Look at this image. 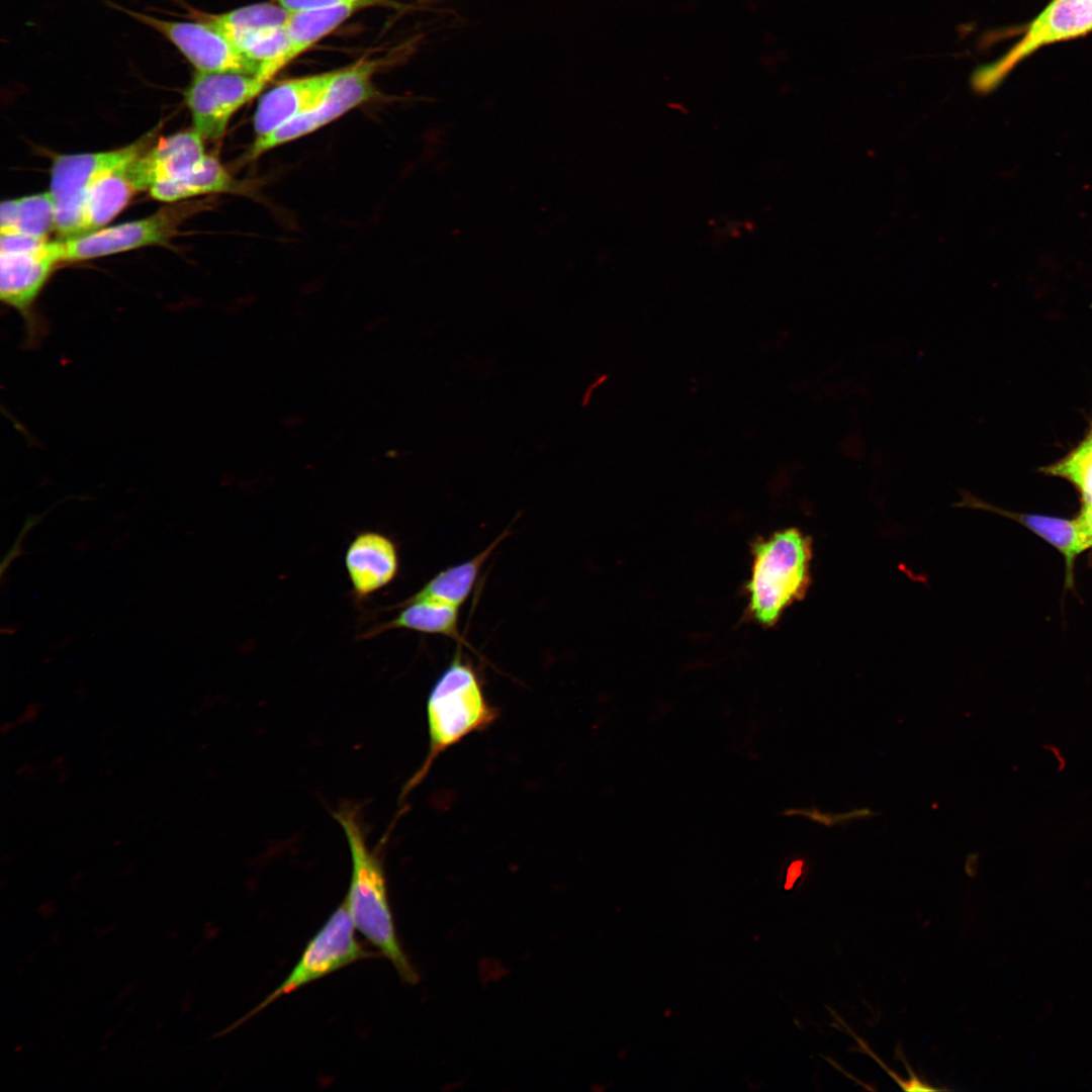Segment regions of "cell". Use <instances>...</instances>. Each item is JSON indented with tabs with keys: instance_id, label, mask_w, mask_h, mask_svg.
<instances>
[{
	"instance_id": "7a4b0ae2",
	"label": "cell",
	"mask_w": 1092,
	"mask_h": 1092,
	"mask_svg": "<svg viewBox=\"0 0 1092 1092\" xmlns=\"http://www.w3.org/2000/svg\"><path fill=\"white\" fill-rule=\"evenodd\" d=\"M496 718L497 711L487 701L477 672L460 653L455 654L430 691L427 701L428 754L406 783L402 795L426 778L441 753L466 736L488 728Z\"/></svg>"
},
{
	"instance_id": "ac0fdd59",
	"label": "cell",
	"mask_w": 1092,
	"mask_h": 1092,
	"mask_svg": "<svg viewBox=\"0 0 1092 1092\" xmlns=\"http://www.w3.org/2000/svg\"><path fill=\"white\" fill-rule=\"evenodd\" d=\"M126 167L103 176L91 186L84 200L77 237L104 228L136 192L126 175Z\"/></svg>"
},
{
	"instance_id": "e0dca14e",
	"label": "cell",
	"mask_w": 1092,
	"mask_h": 1092,
	"mask_svg": "<svg viewBox=\"0 0 1092 1092\" xmlns=\"http://www.w3.org/2000/svg\"><path fill=\"white\" fill-rule=\"evenodd\" d=\"M241 191L242 186L237 184L223 165L209 155L183 177L159 183L149 190L152 197L164 202L180 201L197 195Z\"/></svg>"
},
{
	"instance_id": "ffe728a7",
	"label": "cell",
	"mask_w": 1092,
	"mask_h": 1092,
	"mask_svg": "<svg viewBox=\"0 0 1092 1092\" xmlns=\"http://www.w3.org/2000/svg\"><path fill=\"white\" fill-rule=\"evenodd\" d=\"M401 608L392 620L368 631L364 638H371L390 629H407L426 634L447 636L465 643L458 630V608L434 602H413Z\"/></svg>"
},
{
	"instance_id": "ba28073f",
	"label": "cell",
	"mask_w": 1092,
	"mask_h": 1092,
	"mask_svg": "<svg viewBox=\"0 0 1092 1092\" xmlns=\"http://www.w3.org/2000/svg\"><path fill=\"white\" fill-rule=\"evenodd\" d=\"M112 6L163 35L191 64L195 72H238L253 75L261 73V64L247 58L218 30L200 19H165L115 4Z\"/></svg>"
},
{
	"instance_id": "484cf974",
	"label": "cell",
	"mask_w": 1092,
	"mask_h": 1092,
	"mask_svg": "<svg viewBox=\"0 0 1092 1092\" xmlns=\"http://www.w3.org/2000/svg\"><path fill=\"white\" fill-rule=\"evenodd\" d=\"M1078 517L1081 519L1092 540V502H1081Z\"/></svg>"
},
{
	"instance_id": "d4e9b609",
	"label": "cell",
	"mask_w": 1092,
	"mask_h": 1092,
	"mask_svg": "<svg viewBox=\"0 0 1092 1092\" xmlns=\"http://www.w3.org/2000/svg\"><path fill=\"white\" fill-rule=\"evenodd\" d=\"M276 4L285 8L289 12H297L304 10H311L317 8L331 7L350 1L360 0H273Z\"/></svg>"
},
{
	"instance_id": "9a60e30c",
	"label": "cell",
	"mask_w": 1092,
	"mask_h": 1092,
	"mask_svg": "<svg viewBox=\"0 0 1092 1092\" xmlns=\"http://www.w3.org/2000/svg\"><path fill=\"white\" fill-rule=\"evenodd\" d=\"M345 564L357 599L366 598L389 584L398 572V552L387 536L366 531L348 546Z\"/></svg>"
},
{
	"instance_id": "8fae6325",
	"label": "cell",
	"mask_w": 1092,
	"mask_h": 1092,
	"mask_svg": "<svg viewBox=\"0 0 1092 1092\" xmlns=\"http://www.w3.org/2000/svg\"><path fill=\"white\" fill-rule=\"evenodd\" d=\"M58 241L29 253H0V298L23 320L25 346L35 348L48 331L34 303L54 266L60 263Z\"/></svg>"
},
{
	"instance_id": "4fadbf2b",
	"label": "cell",
	"mask_w": 1092,
	"mask_h": 1092,
	"mask_svg": "<svg viewBox=\"0 0 1092 1092\" xmlns=\"http://www.w3.org/2000/svg\"><path fill=\"white\" fill-rule=\"evenodd\" d=\"M203 139L194 130L176 132L151 146L127 167L126 175L135 191L179 179L206 156Z\"/></svg>"
},
{
	"instance_id": "5bb4252c",
	"label": "cell",
	"mask_w": 1092,
	"mask_h": 1092,
	"mask_svg": "<svg viewBox=\"0 0 1092 1092\" xmlns=\"http://www.w3.org/2000/svg\"><path fill=\"white\" fill-rule=\"evenodd\" d=\"M340 71L286 80L264 93L253 118L255 139L269 135L316 105Z\"/></svg>"
},
{
	"instance_id": "6da1fadb",
	"label": "cell",
	"mask_w": 1092,
	"mask_h": 1092,
	"mask_svg": "<svg viewBox=\"0 0 1092 1092\" xmlns=\"http://www.w3.org/2000/svg\"><path fill=\"white\" fill-rule=\"evenodd\" d=\"M347 838L352 873L344 899L355 928L387 959L400 978L415 984L419 977L396 935L386 880L379 855L369 848L356 807L345 805L333 812Z\"/></svg>"
},
{
	"instance_id": "9c48e42d",
	"label": "cell",
	"mask_w": 1092,
	"mask_h": 1092,
	"mask_svg": "<svg viewBox=\"0 0 1092 1092\" xmlns=\"http://www.w3.org/2000/svg\"><path fill=\"white\" fill-rule=\"evenodd\" d=\"M268 82L261 75L195 72L184 93L193 129L203 139H220L233 115Z\"/></svg>"
},
{
	"instance_id": "4316f807",
	"label": "cell",
	"mask_w": 1092,
	"mask_h": 1092,
	"mask_svg": "<svg viewBox=\"0 0 1092 1092\" xmlns=\"http://www.w3.org/2000/svg\"><path fill=\"white\" fill-rule=\"evenodd\" d=\"M39 715V707L36 704H29L25 707L23 712L16 719L17 725L33 722Z\"/></svg>"
},
{
	"instance_id": "44dd1931",
	"label": "cell",
	"mask_w": 1092,
	"mask_h": 1092,
	"mask_svg": "<svg viewBox=\"0 0 1092 1092\" xmlns=\"http://www.w3.org/2000/svg\"><path fill=\"white\" fill-rule=\"evenodd\" d=\"M291 12L275 3H257L212 14L197 12L200 19L218 30L236 48L246 36L262 29L285 26Z\"/></svg>"
},
{
	"instance_id": "4dcf8cb0",
	"label": "cell",
	"mask_w": 1092,
	"mask_h": 1092,
	"mask_svg": "<svg viewBox=\"0 0 1092 1092\" xmlns=\"http://www.w3.org/2000/svg\"><path fill=\"white\" fill-rule=\"evenodd\" d=\"M63 763H64V757L58 756V757H56V758H54L52 760L51 767L53 769H56V768H59L61 765H63Z\"/></svg>"
},
{
	"instance_id": "2e32d148",
	"label": "cell",
	"mask_w": 1092,
	"mask_h": 1092,
	"mask_svg": "<svg viewBox=\"0 0 1092 1092\" xmlns=\"http://www.w3.org/2000/svg\"><path fill=\"white\" fill-rule=\"evenodd\" d=\"M508 535V532L499 535L480 553L469 560L449 566L438 572L416 594L397 605V607L413 602H434L458 608L467 600L482 565L496 546ZM396 606L394 608H397Z\"/></svg>"
},
{
	"instance_id": "83f0119b",
	"label": "cell",
	"mask_w": 1092,
	"mask_h": 1092,
	"mask_svg": "<svg viewBox=\"0 0 1092 1092\" xmlns=\"http://www.w3.org/2000/svg\"><path fill=\"white\" fill-rule=\"evenodd\" d=\"M802 866H803L802 860H797V861H794L793 863H791V866L788 869V874H787V878H786V884H785V889L786 890H790L793 887V885L795 884L796 880L800 877V875L802 873Z\"/></svg>"
},
{
	"instance_id": "7c38bea8",
	"label": "cell",
	"mask_w": 1092,
	"mask_h": 1092,
	"mask_svg": "<svg viewBox=\"0 0 1092 1092\" xmlns=\"http://www.w3.org/2000/svg\"><path fill=\"white\" fill-rule=\"evenodd\" d=\"M960 492L961 500L954 505L956 507L983 510L1004 516L1024 526L1061 552L1065 559V588H1074L1076 560L1092 547V540L1078 515L1073 519H1066L1041 514L1017 513L991 505L966 490H960Z\"/></svg>"
},
{
	"instance_id": "30bf717a",
	"label": "cell",
	"mask_w": 1092,
	"mask_h": 1092,
	"mask_svg": "<svg viewBox=\"0 0 1092 1092\" xmlns=\"http://www.w3.org/2000/svg\"><path fill=\"white\" fill-rule=\"evenodd\" d=\"M192 210L188 204L161 208L154 214L93 233L58 240L61 262H76L117 254L150 245H163Z\"/></svg>"
},
{
	"instance_id": "f546056e",
	"label": "cell",
	"mask_w": 1092,
	"mask_h": 1092,
	"mask_svg": "<svg viewBox=\"0 0 1092 1092\" xmlns=\"http://www.w3.org/2000/svg\"><path fill=\"white\" fill-rule=\"evenodd\" d=\"M15 725H17L16 721L15 722H12V721L4 722L1 725V728H0L1 734L5 735V734L10 733L13 730V728L15 727Z\"/></svg>"
},
{
	"instance_id": "f1b7e54d",
	"label": "cell",
	"mask_w": 1092,
	"mask_h": 1092,
	"mask_svg": "<svg viewBox=\"0 0 1092 1092\" xmlns=\"http://www.w3.org/2000/svg\"><path fill=\"white\" fill-rule=\"evenodd\" d=\"M35 772H36V768L33 765H30V764H24L18 770L19 775H25V776H28V777H31V776L33 777Z\"/></svg>"
},
{
	"instance_id": "5b68a950",
	"label": "cell",
	"mask_w": 1092,
	"mask_h": 1092,
	"mask_svg": "<svg viewBox=\"0 0 1092 1092\" xmlns=\"http://www.w3.org/2000/svg\"><path fill=\"white\" fill-rule=\"evenodd\" d=\"M355 926L345 901L306 944L299 961L285 980L245 1017L261 1012L283 995L324 978L356 962L377 957L356 938Z\"/></svg>"
},
{
	"instance_id": "277c9868",
	"label": "cell",
	"mask_w": 1092,
	"mask_h": 1092,
	"mask_svg": "<svg viewBox=\"0 0 1092 1092\" xmlns=\"http://www.w3.org/2000/svg\"><path fill=\"white\" fill-rule=\"evenodd\" d=\"M149 133L122 148L58 156L51 169L50 193L60 240L77 237L87 192L103 176L128 166L152 146Z\"/></svg>"
},
{
	"instance_id": "cb8c5ba5",
	"label": "cell",
	"mask_w": 1092,
	"mask_h": 1092,
	"mask_svg": "<svg viewBox=\"0 0 1092 1092\" xmlns=\"http://www.w3.org/2000/svg\"><path fill=\"white\" fill-rule=\"evenodd\" d=\"M48 239L36 238L21 233H7L0 236V253H29L40 250Z\"/></svg>"
},
{
	"instance_id": "7402d4cb",
	"label": "cell",
	"mask_w": 1092,
	"mask_h": 1092,
	"mask_svg": "<svg viewBox=\"0 0 1092 1092\" xmlns=\"http://www.w3.org/2000/svg\"><path fill=\"white\" fill-rule=\"evenodd\" d=\"M0 226V234L21 233L48 239L55 230V206L50 191L2 201Z\"/></svg>"
},
{
	"instance_id": "d6986e66",
	"label": "cell",
	"mask_w": 1092,
	"mask_h": 1092,
	"mask_svg": "<svg viewBox=\"0 0 1092 1092\" xmlns=\"http://www.w3.org/2000/svg\"><path fill=\"white\" fill-rule=\"evenodd\" d=\"M366 2L367 0L350 1L331 7L291 12L286 23L290 40L286 65L335 30Z\"/></svg>"
},
{
	"instance_id": "603a6c76",
	"label": "cell",
	"mask_w": 1092,
	"mask_h": 1092,
	"mask_svg": "<svg viewBox=\"0 0 1092 1092\" xmlns=\"http://www.w3.org/2000/svg\"><path fill=\"white\" fill-rule=\"evenodd\" d=\"M1038 471L1065 479L1076 488L1081 502H1092V417L1083 439L1061 459Z\"/></svg>"
},
{
	"instance_id": "8992f818",
	"label": "cell",
	"mask_w": 1092,
	"mask_h": 1092,
	"mask_svg": "<svg viewBox=\"0 0 1092 1092\" xmlns=\"http://www.w3.org/2000/svg\"><path fill=\"white\" fill-rule=\"evenodd\" d=\"M1092 31V0H1052L1029 23L1022 37L1001 58L973 76L980 92H989L1024 59L1040 48Z\"/></svg>"
},
{
	"instance_id": "52a82bcc",
	"label": "cell",
	"mask_w": 1092,
	"mask_h": 1092,
	"mask_svg": "<svg viewBox=\"0 0 1092 1092\" xmlns=\"http://www.w3.org/2000/svg\"><path fill=\"white\" fill-rule=\"evenodd\" d=\"M377 66L374 61L363 60L341 69L327 94L316 105L269 135L255 139L250 157L257 158L272 149L310 134L373 99L377 95L373 84Z\"/></svg>"
},
{
	"instance_id": "3957f363",
	"label": "cell",
	"mask_w": 1092,
	"mask_h": 1092,
	"mask_svg": "<svg viewBox=\"0 0 1092 1092\" xmlns=\"http://www.w3.org/2000/svg\"><path fill=\"white\" fill-rule=\"evenodd\" d=\"M812 541L797 528L777 531L752 545L746 585L748 611L760 625H775L784 611L802 600L811 583Z\"/></svg>"
}]
</instances>
